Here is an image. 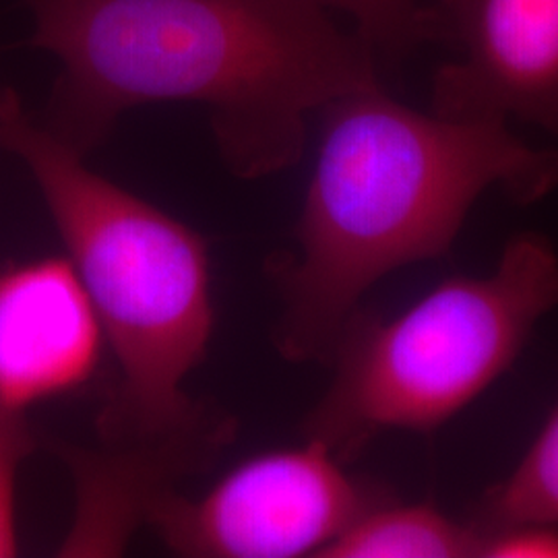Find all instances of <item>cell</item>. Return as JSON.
Instances as JSON below:
<instances>
[{
	"label": "cell",
	"instance_id": "cell-1",
	"mask_svg": "<svg viewBox=\"0 0 558 558\" xmlns=\"http://www.w3.org/2000/svg\"><path fill=\"white\" fill-rule=\"evenodd\" d=\"M27 41L62 64L41 124L83 158L122 112L160 101L209 110L242 179L294 166L306 120L380 85L377 54L319 0H23Z\"/></svg>",
	"mask_w": 558,
	"mask_h": 558
},
{
	"label": "cell",
	"instance_id": "cell-2",
	"mask_svg": "<svg viewBox=\"0 0 558 558\" xmlns=\"http://www.w3.org/2000/svg\"><path fill=\"white\" fill-rule=\"evenodd\" d=\"M319 151L296 226V253L274 276L281 356L331 362L362 296L385 276L445 257L490 189L530 205L558 189V151L505 122L426 114L383 87L323 108Z\"/></svg>",
	"mask_w": 558,
	"mask_h": 558
},
{
	"label": "cell",
	"instance_id": "cell-3",
	"mask_svg": "<svg viewBox=\"0 0 558 558\" xmlns=\"http://www.w3.org/2000/svg\"><path fill=\"white\" fill-rule=\"evenodd\" d=\"M0 149L17 156L94 302L120 383L100 418L104 451L197 456L205 430L182 385L214 333L205 240L186 223L85 166V158L0 89Z\"/></svg>",
	"mask_w": 558,
	"mask_h": 558
},
{
	"label": "cell",
	"instance_id": "cell-4",
	"mask_svg": "<svg viewBox=\"0 0 558 558\" xmlns=\"http://www.w3.org/2000/svg\"><path fill=\"white\" fill-rule=\"evenodd\" d=\"M557 306V248L523 232L488 276L445 279L393 319L356 313L306 437L350 461L383 433L439 430L511 371Z\"/></svg>",
	"mask_w": 558,
	"mask_h": 558
},
{
	"label": "cell",
	"instance_id": "cell-5",
	"mask_svg": "<svg viewBox=\"0 0 558 558\" xmlns=\"http://www.w3.org/2000/svg\"><path fill=\"white\" fill-rule=\"evenodd\" d=\"M389 495L345 472L323 442L242 461L197 499L161 495L147 521L180 557H317Z\"/></svg>",
	"mask_w": 558,
	"mask_h": 558
},
{
	"label": "cell",
	"instance_id": "cell-6",
	"mask_svg": "<svg viewBox=\"0 0 558 558\" xmlns=\"http://www.w3.org/2000/svg\"><path fill=\"white\" fill-rule=\"evenodd\" d=\"M439 40L459 46L433 81V112L518 119L558 135V0H437Z\"/></svg>",
	"mask_w": 558,
	"mask_h": 558
},
{
	"label": "cell",
	"instance_id": "cell-7",
	"mask_svg": "<svg viewBox=\"0 0 558 558\" xmlns=\"http://www.w3.org/2000/svg\"><path fill=\"white\" fill-rule=\"evenodd\" d=\"M106 341L100 315L69 257L0 269V408L75 391L94 377Z\"/></svg>",
	"mask_w": 558,
	"mask_h": 558
},
{
	"label": "cell",
	"instance_id": "cell-8",
	"mask_svg": "<svg viewBox=\"0 0 558 558\" xmlns=\"http://www.w3.org/2000/svg\"><path fill=\"white\" fill-rule=\"evenodd\" d=\"M480 534L470 521L430 502L380 500L364 511L319 558H478Z\"/></svg>",
	"mask_w": 558,
	"mask_h": 558
},
{
	"label": "cell",
	"instance_id": "cell-9",
	"mask_svg": "<svg viewBox=\"0 0 558 558\" xmlns=\"http://www.w3.org/2000/svg\"><path fill=\"white\" fill-rule=\"evenodd\" d=\"M468 521L478 534L518 523L558 525V403L513 472L480 497Z\"/></svg>",
	"mask_w": 558,
	"mask_h": 558
},
{
	"label": "cell",
	"instance_id": "cell-10",
	"mask_svg": "<svg viewBox=\"0 0 558 558\" xmlns=\"http://www.w3.org/2000/svg\"><path fill=\"white\" fill-rule=\"evenodd\" d=\"M356 21V34L375 54L401 59L424 41L439 40L433 4L422 0H319Z\"/></svg>",
	"mask_w": 558,
	"mask_h": 558
},
{
	"label": "cell",
	"instance_id": "cell-11",
	"mask_svg": "<svg viewBox=\"0 0 558 558\" xmlns=\"http://www.w3.org/2000/svg\"><path fill=\"white\" fill-rule=\"evenodd\" d=\"M34 449V437L23 412L0 408V558L17 557L15 486L21 461Z\"/></svg>",
	"mask_w": 558,
	"mask_h": 558
},
{
	"label": "cell",
	"instance_id": "cell-12",
	"mask_svg": "<svg viewBox=\"0 0 558 558\" xmlns=\"http://www.w3.org/2000/svg\"><path fill=\"white\" fill-rule=\"evenodd\" d=\"M478 558H558V525L518 523L480 534Z\"/></svg>",
	"mask_w": 558,
	"mask_h": 558
}]
</instances>
